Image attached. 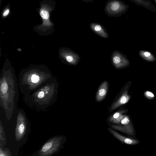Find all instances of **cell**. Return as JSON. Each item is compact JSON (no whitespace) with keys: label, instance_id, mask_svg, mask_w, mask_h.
Wrapping results in <instances>:
<instances>
[{"label":"cell","instance_id":"1","mask_svg":"<svg viewBox=\"0 0 156 156\" xmlns=\"http://www.w3.org/2000/svg\"><path fill=\"white\" fill-rule=\"evenodd\" d=\"M66 138L64 136L53 137L47 141L40 151L41 156H49L56 153L61 149L66 141Z\"/></svg>","mask_w":156,"mask_h":156},{"label":"cell","instance_id":"2","mask_svg":"<svg viewBox=\"0 0 156 156\" xmlns=\"http://www.w3.org/2000/svg\"><path fill=\"white\" fill-rule=\"evenodd\" d=\"M111 128L122 132L126 135L134 136L135 132L133 124L129 116H125L117 125H109Z\"/></svg>","mask_w":156,"mask_h":156},{"label":"cell","instance_id":"3","mask_svg":"<svg viewBox=\"0 0 156 156\" xmlns=\"http://www.w3.org/2000/svg\"><path fill=\"white\" fill-rule=\"evenodd\" d=\"M131 82H128L124 86L122 91L118 98L114 101L111 106L109 111L111 112L121 106L127 103L130 98V96L129 94V89L131 85Z\"/></svg>","mask_w":156,"mask_h":156},{"label":"cell","instance_id":"4","mask_svg":"<svg viewBox=\"0 0 156 156\" xmlns=\"http://www.w3.org/2000/svg\"><path fill=\"white\" fill-rule=\"evenodd\" d=\"M107 129L114 137L124 144L129 145H135L140 143V141L136 139H134L131 136L123 135L111 128H108Z\"/></svg>","mask_w":156,"mask_h":156},{"label":"cell","instance_id":"5","mask_svg":"<svg viewBox=\"0 0 156 156\" xmlns=\"http://www.w3.org/2000/svg\"><path fill=\"white\" fill-rule=\"evenodd\" d=\"M26 125L24 119L19 117L16 128L15 136L17 141L20 140L23 137L26 132Z\"/></svg>","mask_w":156,"mask_h":156},{"label":"cell","instance_id":"6","mask_svg":"<svg viewBox=\"0 0 156 156\" xmlns=\"http://www.w3.org/2000/svg\"><path fill=\"white\" fill-rule=\"evenodd\" d=\"M109 86L108 81H103L100 85L96 94L95 100L97 102L102 101L107 94Z\"/></svg>","mask_w":156,"mask_h":156},{"label":"cell","instance_id":"7","mask_svg":"<svg viewBox=\"0 0 156 156\" xmlns=\"http://www.w3.org/2000/svg\"><path fill=\"white\" fill-rule=\"evenodd\" d=\"M128 111L126 109H121L112 114L108 119V125H117L125 116L123 114Z\"/></svg>","mask_w":156,"mask_h":156},{"label":"cell","instance_id":"8","mask_svg":"<svg viewBox=\"0 0 156 156\" xmlns=\"http://www.w3.org/2000/svg\"><path fill=\"white\" fill-rule=\"evenodd\" d=\"M120 7V4L118 2L112 3L110 6L111 10L113 12H116L119 9Z\"/></svg>","mask_w":156,"mask_h":156},{"label":"cell","instance_id":"9","mask_svg":"<svg viewBox=\"0 0 156 156\" xmlns=\"http://www.w3.org/2000/svg\"><path fill=\"white\" fill-rule=\"evenodd\" d=\"M31 80L32 83H36L40 81V78L38 75L33 74L31 76Z\"/></svg>","mask_w":156,"mask_h":156},{"label":"cell","instance_id":"10","mask_svg":"<svg viewBox=\"0 0 156 156\" xmlns=\"http://www.w3.org/2000/svg\"><path fill=\"white\" fill-rule=\"evenodd\" d=\"M41 17L44 19H47L49 17V14L47 11L45 10H42L40 12Z\"/></svg>","mask_w":156,"mask_h":156},{"label":"cell","instance_id":"11","mask_svg":"<svg viewBox=\"0 0 156 156\" xmlns=\"http://www.w3.org/2000/svg\"><path fill=\"white\" fill-rule=\"evenodd\" d=\"M144 95L147 98L149 99H153L154 97V94L149 91H146L144 93Z\"/></svg>","mask_w":156,"mask_h":156},{"label":"cell","instance_id":"12","mask_svg":"<svg viewBox=\"0 0 156 156\" xmlns=\"http://www.w3.org/2000/svg\"><path fill=\"white\" fill-rule=\"evenodd\" d=\"M0 156H11V155L10 152L9 151L3 150L0 147Z\"/></svg>","mask_w":156,"mask_h":156},{"label":"cell","instance_id":"13","mask_svg":"<svg viewBox=\"0 0 156 156\" xmlns=\"http://www.w3.org/2000/svg\"><path fill=\"white\" fill-rule=\"evenodd\" d=\"M0 139L1 142L2 141H4L5 140V138L4 133L3 131V129L2 128L1 126H0Z\"/></svg>","mask_w":156,"mask_h":156},{"label":"cell","instance_id":"14","mask_svg":"<svg viewBox=\"0 0 156 156\" xmlns=\"http://www.w3.org/2000/svg\"><path fill=\"white\" fill-rule=\"evenodd\" d=\"M44 93L43 91H41L39 92L37 94V96L38 98L41 99L44 97Z\"/></svg>","mask_w":156,"mask_h":156},{"label":"cell","instance_id":"15","mask_svg":"<svg viewBox=\"0 0 156 156\" xmlns=\"http://www.w3.org/2000/svg\"><path fill=\"white\" fill-rule=\"evenodd\" d=\"M102 29L101 26L99 25H96L94 28V30L95 31L98 32L99 30H101Z\"/></svg>","mask_w":156,"mask_h":156},{"label":"cell","instance_id":"16","mask_svg":"<svg viewBox=\"0 0 156 156\" xmlns=\"http://www.w3.org/2000/svg\"><path fill=\"white\" fill-rule=\"evenodd\" d=\"M9 12V9H6L3 14V15L4 16H5L8 15Z\"/></svg>","mask_w":156,"mask_h":156},{"label":"cell","instance_id":"17","mask_svg":"<svg viewBox=\"0 0 156 156\" xmlns=\"http://www.w3.org/2000/svg\"><path fill=\"white\" fill-rule=\"evenodd\" d=\"M144 55L146 57H149L151 55L150 53L149 52L147 51L144 52Z\"/></svg>","mask_w":156,"mask_h":156},{"label":"cell","instance_id":"18","mask_svg":"<svg viewBox=\"0 0 156 156\" xmlns=\"http://www.w3.org/2000/svg\"></svg>","mask_w":156,"mask_h":156}]
</instances>
